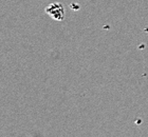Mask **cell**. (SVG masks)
<instances>
[{"mask_svg": "<svg viewBox=\"0 0 148 137\" xmlns=\"http://www.w3.org/2000/svg\"><path fill=\"white\" fill-rule=\"evenodd\" d=\"M45 12L56 21H62L66 17L65 6L59 2H52L45 9Z\"/></svg>", "mask_w": 148, "mask_h": 137, "instance_id": "6da1fadb", "label": "cell"}]
</instances>
